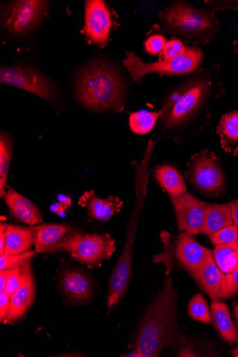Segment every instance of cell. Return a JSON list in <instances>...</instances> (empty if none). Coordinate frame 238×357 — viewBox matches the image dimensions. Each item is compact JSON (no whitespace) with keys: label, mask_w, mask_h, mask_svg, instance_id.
I'll return each mask as SVG.
<instances>
[{"label":"cell","mask_w":238,"mask_h":357,"mask_svg":"<svg viewBox=\"0 0 238 357\" xmlns=\"http://www.w3.org/2000/svg\"><path fill=\"white\" fill-rule=\"evenodd\" d=\"M219 70L220 64L215 61L183 79L179 100L161 118L163 132L181 142L198 131L200 119L207 116L210 102L225 92Z\"/></svg>","instance_id":"cell-1"},{"label":"cell","mask_w":238,"mask_h":357,"mask_svg":"<svg viewBox=\"0 0 238 357\" xmlns=\"http://www.w3.org/2000/svg\"><path fill=\"white\" fill-rule=\"evenodd\" d=\"M177 312V291L172 279L168 277L142 321L135 339V356L156 357L165 348L183 345Z\"/></svg>","instance_id":"cell-2"},{"label":"cell","mask_w":238,"mask_h":357,"mask_svg":"<svg viewBox=\"0 0 238 357\" xmlns=\"http://www.w3.org/2000/svg\"><path fill=\"white\" fill-rule=\"evenodd\" d=\"M126 85L112 64L98 61L81 73L77 84L79 100L94 111L122 112L126 106Z\"/></svg>","instance_id":"cell-3"},{"label":"cell","mask_w":238,"mask_h":357,"mask_svg":"<svg viewBox=\"0 0 238 357\" xmlns=\"http://www.w3.org/2000/svg\"><path fill=\"white\" fill-rule=\"evenodd\" d=\"M158 20L167 33L192 46L211 44L220 31L219 20L213 10L183 1L168 6Z\"/></svg>","instance_id":"cell-4"},{"label":"cell","mask_w":238,"mask_h":357,"mask_svg":"<svg viewBox=\"0 0 238 357\" xmlns=\"http://www.w3.org/2000/svg\"><path fill=\"white\" fill-rule=\"evenodd\" d=\"M204 53L198 47H187L182 55L153 63H145L133 52H126V58L122 61L131 80L140 84L150 74L161 77L189 75L198 70L203 62Z\"/></svg>","instance_id":"cell-5"},{"label":"cell","mask_w":238,"mask_h":357,"mask_svg":"<svg viewBox=\"0 0 238 357\" xmlns=\"http://www.w3.org/2000/svg\"><path fill=\"white\" fill-rule=\"evenodd\" d=\"M116 242L109 235L82 234H68L51 250H63L70 253L77 261L89 268H96L107 259L116 251Z\"/></svg>","instance_id":"cell-6"},{"label":"cell","mask_w":238,"mask_h":357,"mask_svg":"<svg viewBox=\"0 0 238 357\" xmlns=\"http://www.w3.org/2000/svg\"><path fill=\"white\" fill-rule=\"evenodd\" d=\"M186 176L198 190L207 195L221 194L226 187L221 160L209 150H202L191 157Z\"/></svg>","instance_id":"cell-7"},{"label":"cell","mask_w":238,"mask_h":357,"mask_svg":"<svg viewBox=\"0 0 238 357\" xmlns=\"http://www.w3.org/2000/svg\"><path fill=\"white\" fill-rule=\"evenodd\" d=\"M139 201L133 214L124 250L112 273L108 289L107 306L114 307L126 294L131 277L132 248L137 230L139 215Z\"/></svg>","instance_id":"cell-8"},{"label":"cell","mask_w":238,"mask_h":357,"mask_svg":"<svg viewBox=\"0 0 238 357\" xmlns=\"http://www.w3.org/2000/svg\"><path fill=\"white\" fill-rule=\"evenodd\" d=\"M47 3L42 0H20L10 3L5 13L4 25L11 35L29 33L45 15Z\"/></svg>","instance_id":"cell-9"},{"label":"cell","mask_w":238,"mask_h":357,"mask_svg":"<svg viewBox=\"0 0 238 357\" xmlns=\"http://www.w3.org/2000/svg\"><path fill=\"white\" fill-rule=\"evenodd\" d=\"M0 82L50 100L55 93L54 84L39 72L27 67H2Z\"/></svg>","instance_id":"cell-10"},{"label":"cell","mask_w":238,"mask_h":357,"mask_svg":"<svg viewBox=\"0 0 238 357\" xmlns=\"http://www.w3.org/2000/svg\"><path fill=\"white\" fill-rule=\"evenodd\" d=\"M179 229L191 235L202 234L209 204L204 203L186 192L181 197H171Z\"/></svg>","instance_id":"cell-11"},{"label":"cell","mask_w":238,"mask_h":357,"mask_svg":"<svg viewBox=\"0 0 238 357\" xmlns=\"http://www.w3.org/2000/svg\"><path fill=\"white\" fill-rule=\"evenodd\" d=\"M113 28V17L105 1L85 3L84 32L90 42L104 46L108 43Z\"/></svg>","instance_id":"cell-12"},{"label":"cell","mask_w":238,"mask_h":357,"mask_svg":"<svg viewBox=\"0 0 238 357\" xmlns=\"http://www.w3.org/2000/svg\"><path fill=\"white\" fill-rule=\"evenodd\" d=\"M187 232L179 236L174 243L175 256L180 265L193 276L206 262L211 250L200 245Z\"/></svg>","instance_id":"cell-13"},{"label":"cell","mask_w":238,"mask_h":357,"mask_svg":"<svg viewBox=\"0 0 238 357\" xmlns=\"http://www.w3.org/2000/svg\"><path fill=\"white\" fill-rule=\"evenodd\" d=\"M25 280L22 286L10 297V306L5 324L20 319L31 306L36 294V283L34 280L30 262L24 264Z\"/></svg>","instance_id":"cell-14"},{"label":"cell","mask_w":238,"mask_h":357,"mask_svg":"<svg viewBox=\"0 0 238 357\" xmlns=\"http://www.w3.org/2000/svg\"><path fill=\"white\" fill-rule=\"evenodd\" d=\"M78 204L87 208L91 218L107 222L120 212L124 203L117 197L110 196L106 199H101L94 190H89L82 195Z\"/></svg>","instance_id":"cell-15"},{"label":"cell","mask_w":238,"mask_h":357,"mask_svg":"<svg viewBox=\"0 0 238 357\" xmlns=\"http://www.w3.org/2000/svg\"><path fill=\"white\" fill-rule=\"evenodd\" d=\"M3 199L12 215L21 222L31 226H36L43 222L38 208L13 188H9Z\"/></svg>","instance_id":"cell-16"},{"label":"cell","mask_w":238,"mask_h":357,"mask_svg":"<svg viewBox=\"0 0 238 357\" xmlns=\"http://www.w3.org/2000/svg\"><path fill=\"white\" fill-rule=\"evenodd\" d=\"M61 287L66 297L77 302L88 300L93 290L90 278L77 270H66L64 272L61 278Z\"/></svg>","instance_id":"cell-17"},{"label":"cell","mask_w":238,"mask_h":357,"mask_svg":"<svg viewBox=\"0 0 238 357\" xmlns=\"http://www.w3.org/2000/svg\"><path fill=\"white\" fill-rule=\"evenodd\" d=\"M31 228L37 253L51 252L52 249L70 231L69 227L62 224L38 225Z\"/></svg>","instance_id":"cell-18"},{"label":"cell","mask_w":238,"mask_h":357,"mask_svg":"<svg viewBox=\"0 0 238 357\" xmlns=\"http://www.w3.org/2000/svg\"><path fill=\"white\" fill-rule=\"evenodd\" d=\"M193 278L211 300L219 299L224 274L216 264L212 252Z\"/></svg>","instance_id":"cell-19"},{"label":"cell","mask_w":238,"mask_h":357,"mask_svg":"<svg viewBox=\"0 0 238 357\" xmlns=\"http://www.w3.org/2000/svg\"><path fill=\"white\" fill-rule=\"evenodd\" d=\"M211 319L215 330L228 344L238 342V331L232 322L227 305L219 299L211 300Z\"/></svg>","instance_id":"cell-20"},{"label":"cell","mask_w":238,"mask_h":357,"mask_svg":"<svg viewBox=\"0 0 238 357\" xmlns=\"http://www.w3.org/2000/svg\"><path fill=\"white\" fill-rule=\"evenodd\" d=\"M217 133L225 152L238 154V110L223 115L218 123Z\"/></svg>","instance_id":"cell-21"},{"label":"cell","mask_w":238,"mask_h":357,"mask_svg":"<svg viewBox=\"0 0 238 357\" xmlns=\"http://www.w3.org/2000/svg\"><path fill=\"white\" fill-rule=\"evenodd\" d=\"M34 245V234L30 228L8 225L4 253L17 255L31 250Z\"/></svg>","instance_id":"cell-22"},{"label":"cell","mask_w":238,"mask_h":357,"mask_svg":"<svg viewBox=\"0 0 238 357\" xmlns=\"http://www.w3.org/2000/svg\"><path fill=\"white\" fill-rule=\"evenodd\" d=\"M155 176L160 185L169 194L170 197H181L188 192L183 176L171 166L158 167L155 171Z\"/></svg>","instance_id":"cell-23"},{"label":"cell","mask_w":238,"mask_h":357,"mask_svg":"<svg viewBox=\"0 0 238 357\" xmlns=\"http://www.w3.org/2000/svg\"><path fill=\"white\" fill-rule=\"evenodd\" d=\"M232 225H234V221L229 204H210L202 234L209 237Z\"/></svg>","instance_id":"cell-24"},{"label":"cell","mask_w":238,"mask_h":357,"mask_svg":"<svg viewBox=\"0 0 238 357\" xmlns=\"http://www.w3.org/2000/svg\"><path fill=\"white\" fill-rule=\"evenodd\" d=\"M165 114L163 109L158 112L142 110L129 115V126L131 131L137 135H147L152 131L158 119Z\"/></svg>","instance_id":"cell-25"},{"label":"cell","mask_w":238,"mask_h":357,"mask_svg":"<svg viewBox=\"0 0 238 357\" xmlns=\"http://www.w3.org/2000/svg\"><path fill=\"white\" fill-rule=\"evenodd\" d=\"M213 256L224 275L230 274L238 268V249L235 244L216 246Z\"/></svg>","instance_id":"cell-26"},{"label":"cell","mask_w":238,"mask_h":357,"mask_svg":"<svg viewBox=\"0 0 238 357\" xmlns=\"http://www.w3.org/2000/svg\"><path fill=\"white\" fill-rule=\"evenodd\" d=\"M13 153L11 141L5 134L0 137V197L4 198Z\"/></svg>","instance_id":"cell-27"},{"label":"cell","mask_w":238,"mask_h":357,"mask_svg":"<svg viewBox=\"0 0 238 357\" xmlns=\"http://www.w3.org/2000/svg\"><path fill=\"white\" fill-rule=\"evenodd\" d=\"M188 311L191 317L195 320L208 324L212 321L208 303L200 294H196L192 298Z\"/></svg>","instance_id":"cell-28"},{"label":"cell","mask_w":238,"mask_h":357,"mask_svg":"<svg viewBox=\"0 0 238 357\" xmlns=\"http://www.w3.org/2000/svg\"><path fill=\"white\" fill-rule=\"evenodd\" d=\"M36 250H29L17 255H0V271L13 270L22 266L36 255Z\"/></svg>","instance_id":"cell-29"},{"label":"cell","mask_w":238,"mask_h":357,"mask_svg":"<svg viewBox=\"0 0 238 357\" xmlns=\"http://www.w3.org/2000/svg\"><path fill=\"white\" fill-rule=\"evenodd\" d=\"M238 237V227L232 225L217 231L209 236L211 242L216 246L235 244Z\"/></svg>","instance_id":"cell-30"},{"label":"cell","mask_w":238,"mask_h":357,"mask_svg":"<svg viewBox=\"0 0 238 357\" xmlns=\"http://www.w3.org/2000/svg\"><path fill=\"white\" fill-rule=\"evenodd\" d=\"M238 294V268L233 273L224 275L219 299L230 298Z\"/></svg>","instance_id":"cell-31"},{"label":"cell","mask_w":238,"mask_h":357,"mask_svg":"<svg viewBox=\"0 0 238 357\" xmlns=\"http://www.w3.org/2000/svg\"><path fill=\"white\" fill-rule=\"evenodd\" d=\"M24 264L17 268L13 269L8 278L5 291L8 295L10 296V297H11L15 293V291L22 286L25 280Z\"/></svg>","instance_id":"cell-32"},{"label":"cell","mask_w":238,"mask_h":357,"mask_svg":"<svg viewBox=\"0 0 238 357\" xmlns=\"http://www.w3.org/2000/svg\"><path fill=\"white\" fill-rule=\"evenodd\" d=\"M187 47L184 43L174 38L167 43L163 52V59H173L182 55L186 51Z\"/></svg>","instance_id":"cell-33"},{"label":"cell","mask_w":238,"mask_h":357,"mask_svg":"<svg viewBox=\"0 0 238 357\" xmlns=\"http://www.w3.org/2000/svg\"><path fill=\"white\" fill-rule=\"evenodd\" d=\"M165 38L161 35L156 34L149 37L145 42V50L151 55H158L163 53L167 44Z\"/></svg>","instance_id":"cell-34"},{"label":"cell","mask_w":238,"mask_h":357,"mask_svg":"<svg viewBox=\"0 0 238 357\" xmlns=\"http://www.w3.org/2000/svg\"><path fill=\"white\" fill-rule=\"evenodd\" d=\"M10 306V297L6 291H0V321L4 323L7 319Z\"/></svg>","instance_id":"cell-35"},{"label":"cell","mask_w":238,"mask_h":357,"mask_svg":"<svg viewBox=\"0 0 238 357\" xmlns=\"http://www.w3.org/2000/svg\"><path fill=\"white\" fill-rule=\"evenodd\" d=\"M213 11L232 10L238 11V1H206Z\"/></svg>","instance_id":"cell-36"},{"label":"cell","mask_w":238,"mask_h":357,"mask_svg":"<svg viewBox=\"0 0 238 357\" xmlns=\"http://www.w3.org/2000/svg\"><path fill=\"white\" fill-rule=\"evenodd\" d=\"M8 225L6 223L0 224V255L5 252V247L6 243V230Z\"/></svg>","instance_id":"cell-37"},{"label":"cell","mask_w":238,"mask_h":357,"mask_svg":"<svg viewBox=\"0 0 238 357\" xmlns=\"http://www.w3.org/2000/svg\"><path fill=\"white\" fill-rule=\"evenodd\" d=\"M12 270L0 271V291H4Z\"/></svg>","instance_id":"cell-38"},{"label":"cell","mask_w":238,"mask_h":357,"mask_svg":"<svg viewBox=\"0 0 238 357\" xmlns=\"http://www.w3.org/2000/svg\"><path fill=\"white\" fill-rule=\"evenodd\" d=\"M229 206L231 209L234 225L238 227V199L230 202Z\"/></svg>","instance_id":"cell-39"},{"label":"cell","mask_w":238,"mask_h":357,"mask_svg":"<svg viewBox=\"0 0 238 357\" xmlns=\"http://www.w3.org/2000/svg\"><path fill=\"white\" fill-rule=\"evenodd\" d=\"M59 204L61 206V208L64 210L70 207L72 204V200L70 198L65 197L64 196H61L59 198Z\"/></svg>","instance_id":"cell-40"},{"label":"cell","mask_w":238,"mask_h":357,"mask_svg":"<svg viewBox=\"0 0 238 357\" xmlns=\"http://www.w3.org/2000/svg\"><path fill=\"white\" fill-rule=\"evenodd\" d=\"M235 317L236 319L237 326L238 327V305L235 308Z\"/></svg>","instance_id":"cell-41"},{"label":"cell","mask_w":238,"mask_h":357,"mask_svg":"<svg viewBox=\"0 0 238 357\" xmlns=\"http://www.w3.org/2000/svg\"><path fill=\"white\" fill-rule=\"evenodd\" d=\"M232 355L234 357H238V345H237V347L236 348L232 349Z\"/></svg>","instance_id":"cell-42"},{"label":"cell","mask_w":238,"mask_h":357,"mask_svg":"<svg viewBox=\"0 0 238 357\" xmlns=\"http://www.w3.org/2000/svg\"><path fill=\"white\" fill-rule=\"evenodd\" d=\"M235 245H236L237 248L238 249V237H237V241L235 243Z\"/></svg>","instance_id":"cell-43"}]
</instances>
